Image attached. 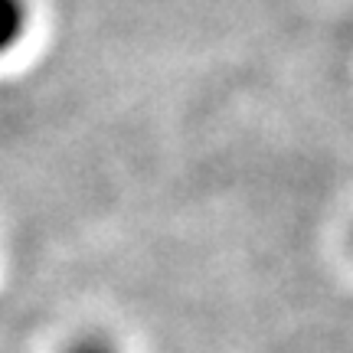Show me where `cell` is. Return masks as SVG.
<instances>
[{
	"label": "cell",
	"instance_id": "6da1fadb",
	"mask_svg": "<svg viewBox=\"0 0 353 353\" xmlns=\"http://www.w3.org/2000/svg\"><path fill=\"white\" fill-rule=\"evenodd\" d=\"M30 30V0H0V56H10Z\"/></svg>",
	"mask_w": 353,
	"mask_h": 353
},
{
	"label": "cell",
	"instance_id": "7a4b0ae2",
	"mask_svg": "<svg viewBox=\"0 0 353 353\" xmlns=\"http://www.w3.org/2000/svg\"><path fill=\"white\" fill-rule=\"evenodd\" d=\"M65 353H121L118 350V343L108 337V334H79L76 341L65 347Z\"/></svg>",
	"mask_w": 353,
	"mask_h": 353
}]
</instances>
